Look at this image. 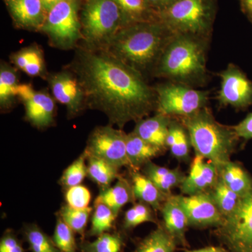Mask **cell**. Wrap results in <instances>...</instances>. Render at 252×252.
<instances>
[{"label":"cell","mask_w":252,"mask_h":252,"mask_svg":"<svg viewBox=\"0 0 252 252\" xmlns=\"http://www.w3.org/2000/svg\"><path fill=\"white\" fill-rule=\"evenodd\" d=\"M218 100L221 106L245 109L252 105V82L235 64L220 73Z\"/></svg>","instance_id":"obj_11"},{"label":"cell","mask_w":252,"mask_h":252,"mask_svg":"<svg viewBox=\"0 0 252 252\" xmlns=\"http://www.w3.org/2000/svg\"><path fill=\"white\" fill-rule=\"evenodd\" d=\"M244 1H245V0H244Z\"/></svg>","instance_id":"obj_45"},{"label":"cell","mask_w":252,"mask_h":252,"mask_svg":"<svg viewBox=\"0 0 252 252\" xmlns=\"http://www.w3.org/2000/svg\"><path fill=\"white\" fill-rule=\"evenodd\" d=\"M146 222H156L154 209L142 202L135 203L124 215V226L126 229H132Z\"/></svg>","instance_id":"obj_36"},{"label":"cell","mask_w":252,"mask_h":252,"mask_svg":"<svg viewBox=\"0 0 252 252\" xmlns=\"http://www.w3.org/2000/svg\"><path fill=\"white\" fill-rule=\"evenodd\" d=\"M6 4L19 27L40 30L47 14L41 0H6Z\"/></svg>","instance_id":"obj_16"},{"label":"cell","mask_w":252,"mask_h":252,"mask_svg":"<svg viewBox=\"0 0 252 252\" xmlns=\"http://www.w3.org/2000/svg\"><path fill=\"white\" fill-rule=\"evenodd\" d=\"M19 86L17 72L14 68L5 63L0 67V105L2 109H9L18 98Z\"/></svg>","instance_id":"obj_29"},{"label":"cell","mask_w":252,"mask_h":252,"mask_svg":"<svg viewBox=\"0 0 252 252\" xmlns=\"http://www.w3.org/2000/svg\"><path fill=\"white\" fill-rule=\"evenodd\" d=\"M54 98L65 106L69 117L77 116L86 106L85 94L79 79L70 71H63L48 77Z\"/></svg>","instance_id":"obj_14"},{"label":"cell","mask_w":252,"mask_h":252,"mask_svg":"<svg viewBox=\"0 0 252 252\" xmlns=\"http://www.w3.org/2000/svg\"><path fill=\"white\" fill-rule=\"evenodd\" d=\"M16 67L31 77L43 76L45 73V62L42 50L32 45L20 50L11 57Z\"/></svg>","instance_id":"obj_24"},{"label":"cell","mask_w":252,"mask_h":252,"mask_svg":"<svg viewBox=\"0 0 252 252\" xmlns=\"http://www.w3.org/2000/svg\"><path fill=\"white\" fill-rule=\"evenodd\" d=\"M94 207L76 209L64 205L60 210L59 215L74 233L84 235Z\"/></svg>","instance_id":"obj_33"},{"label":"cell","mask_w":252,"mask_h":252,"mask_svg":"<svg viewBox=\"0 0 252 252\" xmlns=\"http://www.w3.org/2000/svg\"><path fill=\"white\" fill-rule=\"evenodd\" d=\"M143 173L164 193L171 195L172 189L180 187L186 175L178 168L169 169L152 161L144 165Z\"/></svg>","instance_id":"obj_22"},{"label":"cell","mask_w":252,"mask_h":252,"mask_svg":"<svg viewBox=\"0 0 252 252\" xmlns=\"http://www.w3.org/2000/svg\"><path fill=\"white\" fill-rule=\"evenodd\" d=\"M53 240L61 252H77L74 232L59 215H58L56 220Z\"/></svg>","instance_id":"obj_37"},{"label":"cell","mask_w":252,"mask_h":252,"mask_svg":"<svg viewBox=\"0 0 252 252\" xmlns=\"http://www.w3.org/2000/svg\"><path fill=\"white\" fill-rule=\"evenodd\" d=\"M175 34L161 21L135 23L123 28L104 50L142 74L156 66Z\"/></svg>","instance_id":"obj_2"},{"label":"cell","mask_w":252,"mask_h":252,"mask_svg":"<svg viewBox=\"0 0 252 252\" xmlns=\"http://www.w3.org/2000/svg\"><path fill=\"white\" fill-rule=\"evenodd\" d=\"M41 1L42 2L43 6H44V9H45L46 12H48L51 8L54 7L55 5L62 2L63 1H66V0H41Z\"/></svg>","instance_id":"obj_43"},{"label":"cell","mask_w":252,"mask_h":252,"mask_svg":"<svg viewBox=\"0 0 252 252\" xmlns=\"http://www.w3.org/2000/svg\"><path fill=\"white\" fill-rule=\"evenodd\" d=\"M244 3H245L247 9L252 16V0H245Z\"/></svg>","instance_id":"obj_44"},{"label":"cell","mask_w":252,"mask_h":252,"mask_svg":"<svg viewBox=\"0 0 252 252\" xmlns=\"http://www.w3.org/2000/svg\"><path fill=\"white\" fill-rule=\"evenodd\" d=\"M220 178L218 167L200 156H195L190 172L180 185L182 195H190L207 192Z\"/></svg>","instance_id":"obj_15"},{"label":"cell","mask_w":252,"mask_h":252,"mask_svg":"<svg viewBox=\"0 0 252 252\" xmlns=\"http://www.w3.org/2000/svg\"><path fill=\"white\" fill-rule=\"evenodd\" d=\"M122 10L126 26L135 23L160 21L158 13L148 0H115Z\"/></svg>","instance_id":"obj_23"},{"label":"cell","mask_w":252,"mask_h":252,"mask_svg":"<svg viewBox=\"0 0 252 252\" xmlns=\"http://www.w3.org/2000/svg\"><path fill=\"white\" fill-rule=\"evenodd\" d=\"M66 205L76 209H85L89 207L91 193L85 186L78 185L66 189L64 194Z\"/></svg>","instance_id":"obj_38"},{"label":"cell","mask_w":252,"mask_h":252,"mask_svg":"<svg viewBox=\"0 0 252 252\" xmlns=\"http://www.w3.org/2000/svg\"><path fill=\"white\" fill-rule=\"evenodd\" d=\"M177 241L165 228L158 227L142 240L134 252H174Z\"/></svg>","instance_id":"obj_30"},{"label":"cell","mask_w":252,"mask_h":252,"mask_svg":"<svg viewBox=\"0 0 252 252\" xmlns=\"http://www.w3.org/2000/svg\"><path fill=\"white\" fill-rule=\"evenodd\" d=\"M85 47L104 50L126 24L115 0H86L81 18Z\"/></svg>","instance_id":"obj_5"},{"label":"cell","mask_w":252,"mask_h":252,"mask_svg":"<svg viewBox=\"0 0 252 252\" xmlns=\"http://www.w3.org/2000/svg\"><path fill=\"white\" fill-rule=\"evenodd\" d=\"M220 227L235 251L252 252V189L242 197L236 210L225 219Z\"/></svg>","instance_id":"obj_10"},{"label":"cell","mask_w":252,"mask_h":252,"mask_svg":"<svg viewBox=\"0 0 252 252\" xmlns=\"http://www.w3.org/2000/svg\"><path fill=\"white\" fill-rule=\"evenodd\" d=\"M164 149L149 143L133 132L126 134V152L131 170H137L158 157Z\"/></svg>","instance_id":"obj_20"},{"label":"cell","mask_w":252,"mask_h":252,"mask_svg":"<svg viewBox=\"0 0 252 252\" xmlns=\"http://www.w3.org/2000/svg\"><path fill=\"white\" fill-rule=\"evenodd\" d=\"M78 10V0H66L48 11L39 31L48 36L55 47L72 49L82 39Z\"/></svg>","instance_id":"obj_7"},{"label":"cell","mask_w":252,"mask_h":252,"mask_svg":"<svg viewBox=\"0 0 252 252\" xmlns=\"http://www.w3.org/2000/svg\"><path fill=\"white\" fill-rule=\"evenodd\" d=\"M171 122V117L157 112L153 117L146 118L136 123L132 132L149 143L165 150Z\"/></svg>","instance_id":"obj_17"},{"label":"cell","mask_w":252,"mask_h":252,"mask_svg":"<svg viewBox=\"0 0 252 252\" xmlns=\"http://www.w3.org/2000/svg\"><path fill=\"white\" fill-rule=\"evenodd\" d=\"M130 181L136 200L160 211L170 195L162 192L148 177L137 170H131Z\"/></svg>","instance_id":"obj_18"},{"label":"cell","mask_w":252,"mask_h":252,"mask_svg":"<svg viewBox=\"0 0 252 252\" xmlns=\"http://www.w3.org/2000/svg\"><path fill=\"white\" fill-rule=\"evenodd\" d=\"M182 119L195 155L212 162L218 169L230 161L240 139L233 127L217 122L207 107Z\"/></svg>","instance_id":"obj_4"},{"label":"cell","mask_w":252,"mask_h":252,"mask_svg":"<svg viewBox=\"0 0 252 252\" xmlns=\"http://www.w3.org/2000/svg\"><path fill=\"white\" fill-rule=\"evenodd\" d=\"M157 112L168 117H189L206 107L208 93L185 84L168 83L158 86Z\"/></svg>","instance_id":"obj_8"},{"label":"cell","mask_w":252,"mask_h":252,"mask_svg":"<svg viewBox=\"0 0 252 252\" xmlns=\"http://www.w3.org/2000/svg\"><path fill=\"white\" fill-rule=\"evenodd\" d=\"M188 218L189 225L221 226L225 219L208 192L194 195H174Z\"/></svg>","instance_id":"obj_13"},{"label":"cell","mask_w":252,"mask_h":252,"mask_svg":"<svg viewBox=\"0 0 252 252\" xmlns=\"http://www.w3.org/2000/svg\"><path fill=\"white\" fill-rule=\"evenodd\" d=\"M124 240L118 233H105L93 242H86L81 246L82 252H122Z\"/></svg>","instance_id":"obj_35"},{"label":"cell","mask_w":252,"mask_h":252,"mask_svg":"<svg viewBox=\"0 0 252 252\" xmlns=\"http://www.w3.org/2000/svg\"><path fill=\"white\" fill-rule=\"evenodd\" d=\"M117 216V214L107 205L102 203L94 204L89 235L98 237L108 233L113 228Z\"/></svg>","instance_id":"obj_32"},{"label":"cell","mask_w":252,"mask_h":252,"mask_svg":"<svg viewBox=\"0 0 252 252\" xmlns=\"http://www.w3.org/2000/svg\"><path fill=\"white\" fill-rule=\"evenodd\" d=\"M135 200L130 181L121 176L115 185L100 189L94 204H104L118 215L122 207Z\"/></svg>","instance_id":"obj_19"},{"label":"cell","mask_w":252,"mask_h":252,"mask_svg":"<svg viewBox=\"0 0 252 252\" xmlns=\"http://www.w3.org/2000/svg\"><path fill=\"white\" fill-rule=\"evenodd\" d=\"M18 98L26 109V119L37 128L54 125L56 103L54 98L44 91H36L31 84H19Z\"/></svg>","instance_id":"obj_12"},{"label":"cell","mask_w":252,"mask_h":252,"mask_svg":"<svg viewBox=\"0 0 252 252\" xmlns=\"http://www.w3.org/2000/svg\"><path fill=\"white\" fill-rule=\"evenodd\" d=\"M225 185L240 196H245L252 189V179L240 164L231 161L219 169Z\"/></svg>","instance_id":"obj_25"},{"label":"cell","mask_w":252,"mask_h":252,"mask_svg":"<svg viewBox=\"0 0 252 252\" xmlns=\"http://www.w3.org/2000/svg\"><path fill=\"white\" fill-rule=\"evenodd\" d=\"M84 153L98 158L120 169L130 167L126 152V134L112 125L99 126L89 136Z\"/></svg>","instance_id":"obj_9"},{"label":"cell","mask_w":252,"mask_h":252,"mask_svg":"<svg viewBox=\"0 0 252 252\" xmlns=\"http://www.w3.org/2000/svg\"><path fill=\"white\" fill-rule=\"evenodd\" d=\"M160 211L165 229L175 239L177 243H185L186 230L189 225L188 218L174 195L171 194L167 198Z\"/></svg>","instance_id":"obj_21"},{"label":"cell","mask_w":252,"mask_h":252,"mask_svg":"<svg viewBox=\"0 0 252 252\" xmlns=\"http://www.w3.org/2000/svg\"><path fill=\"white\" fill-rule=\"evenodd\" d=\"M23 233L31 252H61L54 240L34 223L25 225Z\"/></svg>","instance_id":"obj_31"},{"label":"cell","mask_w":252,"mask_h":252,"mask_svg":"<svg viewBox=\"0 0 252 252\" xmlns=\"http://www.w3.org/2000/svg\"><path fill=\"white\" fill-rule=\"evenodd\" d=\"M87 160V177L100 189L110 187L121 177L119 168L105 160L94 157H88Z\"/></svg>","instance_id":"obj_27"},{"label":"cell","mask_w":252,"mask_h":252,"mask_svg":"<svg viewBox=\"0 0 252 252\" xmlns=\"http://www.w3.org/2000/svg\"></svg>","instance_id":"obj_46"},{"label":"cell","mask_w":252,"mask_h":252,"mask_svg":"<svg viewBox=\"0 0 252 252\" xmlns=\"http://www.w3.org/2000/svg\"><path fill=\"white\" fill-rule=\"evenodd\" d=\"M87 157L83 152L63 172L60 178L59 184L63 188L67 189L76 186L81 185L87 177Z\"/></svg>","instance_id":"obj_34"},{"label":"cell","mask_w":252,"mask_h":252,"mask_svg":"<svg viewBox=\"0 0 252 252\" xmlns=\"http://www.w3.org/2000/svg\"><path fill=\"white\" fill-rule=\"evenodd\" d=\"M207 192L211 195L225 220L236 210L242 198L225 185L220 176L217 183Z\"/></svg>","instance_id":"obj_28"},{"label":"cell","mask_w":252,"mask_h":252,"mask_svg":"<svg viewBox=\"0 0 252 252\" xmlns=\"http://www.w3.org/2000/svg\"><path fill=\"white\" fill-rule=\"evenodd\" d=\"M186 252H228L225 249L220 247L210 246L198 250H187Z\"/></svg>","instance_id":"obj_42"},{"label":"cell","mask_w":252,"mask_h":252,"mask_svg":"<svg viewBox=\"0 0 252 252\" xmlns=\"http://www.w3.org/2000/svg\"><path fill=\"white\" fill-rule=\"evenodd\" d=\"M166 147L177 160H189L192 147L188 132L183 124L172 120L166 139Z\"/></svg>","instance_id":"obj_26"},{"label":"cell","mask_w":252,"mask_h":252,"mask_svg":"<svg viewBox=\"0 0 252 252\" xmlns=\"http://www.w3.org/2000/svg\"><path fill=\"white\" fill-rule=\"evenodd\" d=\"M239 138L245 140L252 139V113L233 127Z\"/></svg>","instance_id":"obj_40"},{"label":"cell","mask_w":252,"mask_h":252,"mask_svg":"<svg viewBox=\"0 0 252 252\" xmlns=\"http://www.w3.org/2000/svg\"><path fill=\"white\" fill-rule=\"evenodd\" d=\"M215 14L213 0H177L159 16L174 34L204 37L211 30Z\"/></svg>","instance_id":"obj_6"},{"label":"cell","mask_w":252,"mask_h":252,"mask_svg":"<svg viewBox=\"0 0 252 252\" xmlns=\"http://www.w3.org/2000/svg\"><path fill=\"white\" fill-rule=\"evenodd\" d=\"M202 38L175 34L156 64V74L188 86L205 80V44Z\"/></svg>","instance_id":"obj_3"},{"label":"cell","mask_w":252,"mask_h":252,"mask_svg":"<svg viewBox=\"0 0 252 252\" xmlns=\"http://www.w3.org/2000/svg\"><path fill=\"white\" fill-rule=\"evenodd\" d=\"M72 69L85 94L86 106L103 112L122 129L157 109V95L135 69L101 49L79 48Z\"/></svg>","instance_id":"obj_1"},{"label":"cell","mask_w":252,"mask_h":252,"mask_svg":"<svg viewBox=\"0 0 252 252\" xmlns=\"http://www.w3.org/2000/svg\"><path fill=\"white\" fill-rule=\"evenodd\" d=\"M148 1L150 4L152 5V7L158 14H160L161 11L167 9L168 6L175 2L177 0H148Z\"/></svg>","instance_id":"obj_41"},{"label":"cell","mask_w":252,"mask_h":252,"mask_svg":"<svg viewBox=\"0 0 252 252\" xmlns=\"http://www.w3.org/2000/svg\"><path fill=\"white\" fill-rule=\"evenodd\" d=\"M0 252H25L22 244L12 230H6L1 237Z\"/></svg>","instance_id":"obj_39"}]
</instances>
